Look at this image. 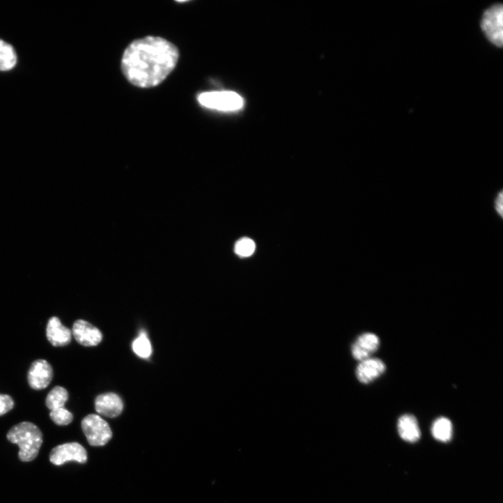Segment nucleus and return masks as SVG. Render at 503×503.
Segmentation results:
<instances>
[{
  "mask_svg": "<svg viewBox=\"0 0 503 503\" xmlns=\"http://www.w3.org/2000/svg\"><path fill=\"white\" fill-rule=\"evenodd\" d=\"M47 337L54 346L63 347L72 341V333L61 323L59 318L52 317L47 324Z\"/></svg>",
  "mask_w": 503,
  "mask_h": 503,
  "instance_id": "f8f14e48",
  "label": "nucleus"
},
{
  "mask_svg": "<svg viewBox=\"0 0 503 503\" xmlns=\"http://www.w3.org/2000/svg\"><path fill=\"white\" fill-rule=\"evenodd\" d=\"M68 398V390L63 387L56 386L47 395L46 405L51 411L65 408Z\"/></svg>",
  "mask_w": 503,
  "mask_h": 503,
  "instance_id": "2eb2a0df",
  "label": "nucleus"
},
{
  "mask_svg": "<svg viewBox=\"0 0 503 503\" xmlns=\"http://www.w3.org/2000/svg\"><path fill=\"white\" fill-rule=\"evenodd\" d=\"M132 348L139 357L146 359L152 354V347L145 332H141L139 336L133 342Z\"/></svg>",
  "mask_w": 503,
  "mask_h": 503,
  "instance_id": "f3484780",
  "label": "nucleus"
},
{
  "mask_svg": "<svg viewBox=\"0 0 503 503\" xmlns=\"http://www.w3.org/2000/svg\"><path fill=\"white\" fill-rule=\"evenodd\" d=\"M494 209L500 218L503 217V191H499L494 199Z\"/></svg>",
  "mask_w": 503,
  "mask_h": 503,
  "instance_id": "412c9836",
  "label": "nucleus"
},
{
  "mask_svg": "<svg viewBox=\"0 0 503 503\" xmlns=\"http://www.w3.org/2000/svg\"><path fill=\"white\" fill-rule=\"evenodd\" d=\"M88 460L86 449L78 442H70L56 447L50 454V461L61 465L68 461L85 463Z\"/></svg>",
  "mask_w": 503,
  "mask_h": 503,
  "instance_id": "423d86ee",
  "label": "nucleus"
},
{
  "mask_svg": "<svg viewBox=\"0 0 503 503\" xmlns=\"http://www.w3.org/2000/svg\"><path fill=\"white\" fill-rule=\"evenodd\" d=\"M178 49L165 39L147 37L134 41L125 51L121 68L134 86L148 88L160 84L174 70Z\"/></svg>",
  "mask_w": 503,
  "mask_h": 503,
  "instance_id": "f257e3e1",
  "label": "nucleus"
},
{
  "mask_svg": "<svg viewBox=\"0 0 503 503\" xmlns=\"http://www.w3.org/2000/svg\"><path fill=\"white\" fill-rule=\"evenodd\" d=\"M75 340L85 347H94L102 341V334L92 324L84 320L76 321L72 331Z\"/></svg>",
  "mask_w": 503,
  "mask_h": 503,
  "instance_id": "6e6552de",
  "label": "nucleus"
},
{
  "mask_svg": "<svg viewBox=\"0 0 503 503\" xmlns=\"http://www.w3.org/2000/svg\"><path fill=\"white\" fill-rule=\"evenodd\" d=\"M452 424L451 421L445 417L437 419L432 426V434L433 437L441 442H448L452 436Z\"/></svg>",
  "mask_w": 503,
  "mask_h": 503,
  "instance_id": "dca6fc26",
  "label": "nucleus"
},
{
  "mask_svg": "<svg viewBox=\"0 0 503 503\" xmlns=\"http://www.w3.org/2000/svg\"><path fill=\"white\" fill-rule=\"evenodd\" d=\"M380 344L378 336L372 333H366L360 336L352 348L353 357L358 361H364L375 353Z\"/></svg>",
  "mask_w": 503,
  "mask_h": 503,
  "instance_id": "1a4fd4ad",
  "label": "nucleus"
},
{
  "mask_svg": "<svg viewBox=\"0 0 503 503\" xmlns=\"http://www.w3.org/2000/svg\"><path fill=\"white\" fill-rule=\"evenodd\" d=\"M7 436L12 443L19 445L22 461L29 462L37 458L43 443V435L36 424L22 422L13 427Z\"/></svg>",
  "mask_w": 503,
  "mask_h": 503,
  "instance_id": "f03ea898",
  "label": "nucleus"
},
{
  "mask_svg": "<svg viewBox=\"0 0 503 503\" xmlns=\"http://www.w3.org/2000/svg\"><path fill=\"white\" fill-rule=\"evenodd\" d=\"M386 371L385 363L378 358H369L359 364L356 375L359 382L369 384L380 377Z\"/></svg>",
  "mask_w": 503,
  "mask_h": 503,
  "instance_id": "9b49d317",
  "label": "nucleus"
},
{
  "mask_svg": "<svg viewBox=\"0 0 503 503\" xmlns=\"http://www.w3.org/2000/svg\"><path fill=\"white\" fill-rule=\"evenodd\" d=\"M50 417L52 421L59 426H67L73 421V415L65 408L51 411Z\"/></svg>",
  "mask_w": 503,
  "mask_h": 503,
  "instance_id": "6ab92c4d",
  "label": "nucleus"
},
{
  "mask_svg": "<svg viewBox=\"0 0 503 503\" xmlns=\"http://www.w3.org/2000/svg\"><path fill=\"white\" fill-rule=\"evenodd\" d=\"M398 431L401 438L410 442L418 441L421 436L418 421L412 415H404L399 418Z\"/></svg>",
  "mask_w": 503,
  "mask_h": 503,
  "instance_id": "ddd939ff",
  "label": "nucleus"
},
{
  "mask_svg": "<svg viewBox=\"0 0 503 503\" xmlns=\"http://www.w3.org/2000/svg\"><path fill=\"white\" fill-rule=\"evenodd\" d=\"M199 104L206 108L223 111H232L243 106L242 98L233 92H210L200 94L197 98Z\"/></svg>",
  "mask_w": 503,
  "mask_h": 503,
  "instance_id": "39448f33",
  "label": "nucleus"
},
{
  "mask_svg": "<svg viewBox=\"0 0 503 503\" xmlns=\"http://www.w3.org/2000/svg\"><path fill=\"white\" fill-rule=\"evenodd\" d=\"M123 402L116 394L107 393L98 396L95 400L96 411L109 418L119 416L123 410Z\"/></svg>",
  "mask_w": 503,
  "mask_h": 503,
  "instance_id": "9d476101",
  "label": "nucleus"
},
{
  "mask_svg": "<svg viewBox=\"0 0 503 503\" xmlns=\"http://www.w3.org/2000/svg\"><path fill=\"white\" fill-rule=\"evenodd\" d=\"M481 29L492 45L499 48L502 47L503 8L501 4H495L484 12Z\"/></svg>",
  "mask_w": 503,
  "mask_h": 503,
  "instance_id": "7ed1b4c3",
  "label": "nucleus"
},
{
  "mask_svg": "<svg viewBox=\"0 0 503 503\" xmlns=\"http://www.w3.org/2000/svg\"><path fill=\"white\" fill-rule=\"evenodd\" d=\"M53 377L54 371L51 364L45 359H38L32 364L28 380L32 389L42 390L51 384Z\"/></svg>",
  "mask_w": 503,
  "mask_h": 503,
  "instance_id": "0eeeda50",
  "label": "nucleus"
},
{
  "mask_svg": "<svg viewBox=\"0 0 503 503\" xmlns=\"http://www.w3.org/2000/svg\"><path fill=\"white\" fill-rule=\"evenodd\" d=\"M255 250L256 243L247 238L239 240L235 245V253L240 257H249L254 254Z\"/></svg>",
  "mask_w": 503,
  "mask_h": 503,
  "instance_id": "a211bd4d",
  "label": "nucleus"
},
{
  "mask_svg": "<svg viewBox=\"0 0 503 503\" xmlns=\"http://www.w3.org/2000/svg\"><path fill=\"white\" fill-rule=\"evenodd\" d=\"M15 407V401L13 398L6 394H0V416H3Z\"/></svg>",
  "mask_w": 503,
  "mask_h": 503,
  "instance_id": "aec40b11",
  "label": "nucleus"
},
{
  "mask_svg": "<svg viewBox=\"0 0 503 503\" xmlns=\"http://www.w3.org/2000/svg\"><path fill=\"white\" fill-rule=\"evenodd\" d=\"M82 427L91 446H104L112 438L113 433L109 424L98 415L86 416L82 422Z\"/></svg>",
  "mask_w": 503,
  "mask_h": 503,
  "instance_id": "20e7f679",
  "label": "nucleus"
},
{
  "mask_svg": "<svg viewBox=\"0 0 503 503\" xmlns=\"http://www.w3.org/2000/svg\"><path fill=\"white\" fill-rule=\"evenodd\" d=\"M17 63V55L13 47L0 39V71H10Z\"/></svg>",
  "mask_w": 503,
  "mask_h": 503,
  "instance_id": "4468645a",
  "label": "nucleus"
}]
</instances>
